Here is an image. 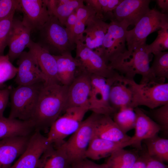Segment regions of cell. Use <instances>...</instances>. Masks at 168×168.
I'll return each mask as SVG.
<instances>
[{"label":"cell","mask_w":168,"mask_h":168,"mask_svg":"<svg viewBox=\"0 0 168 168\" xmlns=\"http://www.w3.org/2000/svg\"><path fill=\"white\" fill-rule=\"evenodd\" d=\"M68 86L44 83L30 121L35 131H47L64 112Z\"/></svg>","instance_id":"obj_1"},{"label":"cell","mask_w":168,"mask_h":168,"mask_svg":"<svg viewBox=\"0 0 168 168\" xmlns=\"http://www.w3.org/2000/svg\"><path fill=\"white\" fill-rule=\"evenodd\" d=\"M39 30L37 43L53 55L71 53L76 49V44L70 41L65 27L53 15L49 16Z\"/></svg>","instance_id":"obj_3"},{"label":"cell","mask_w":168,"mask_h":168,"mask_svg":"<svg viewBox=\"0 0 168 168\" xmlns=\"http://www.w3.org/2000/svg\"><path fill=\"white\" fill-rule=\"evenodd\" d=\"M57 63V73L60 84L69 86L78 75L80 64L71 53L54 55Z\"/></svg>","instance_id":"obj_23"},{"label":"cell","mask_w":168,"mask_h":168,"mask_svg":"<svg viewBox=\"0 0 168 168\" xmlns=\"http://www.w3.org/2000/svg\"><path fill=\"white\" fill-rule=\"evenodd\" d=\"M98 138L116 142H125L131 138L124 133L108 115L97 114L95 127L94 136Z\"/></svg>","instance_id":"obj_21"},{"label":"cell","mask_w":168,"mask_h":168,"mask_svg":"<svg viewBox=\"0 0 168 168\" xmlns=\"http://www.w3.org/2000/svg\"><path fill=\"white\" fill-rule=\"evenodd\" d=\"M63 143L57 147L50 144L40 156L37 168H68L70 163Z\"/></svg>","instance_id":"obj_26"},{"label":"cell","mask_w":168,"mask_h":168,"mask_svg":"<svg viewBox=\"0 0 168 168\" xmlns=\"http://www.w3.org/2000/svg\"><path fill=\"white\" fill-rule=\"evenodd\" d=\"M35 128L30 121L4 116L0 118V140L13 137L31 135Z\"/></svg>","instance_id":"obj_25"},{"label":"cell","mask_w":168,"mask_h":168,"mask_svg":"<svg viewBox=\"0 0 168 168\" xmlns=\"http://www.w3.org/2000/svg\"><path fill=\"white\" fill-rule=\"evenodd\" d=\"M68 168H106V166L105 163L97 164L85 158L70 164Z\"/></svg>","instance_id":"obj_40"},{"label":"cell","mask_w":168,"mask_h":168,"mask_svg":"<svg viewBox=\"0 0 168 168\" xmlns=\"http://www.w3.org/2000/svg\"><path fill=\"white\" fill-rule=\"evenodd\" d=\"M44 83L18 85L12 88L10 96L11 110L8 118L30 121Z\"/></svg>","instance_id":"obj_5"},{"label":"cell","mask_w":168,"mask_h":168,"mask_svg":"<svg viewBox=\"0 0 168 168\" xmlns=\"http://www.w3.org/2000/svg\"><path fill=\"white\" fill-rule=\"evenodd\" d=\"M84 2L86 3V5L91 7L95 11L96 17L103 20L101 6L99 0H84Z\"/></svg>","instance_id":"obj_44"},{"label":"cell","mask_w":168,"mask_h":168,"mask_svg":"<svg viewBox=\"0 0 168 168\" xmlns=\"http://www.w3.org/2000/svg\"><path fill=\"white\" fill-rule=\"evenodd\" d=\"M112 118L120 129L124 133L134 129L136 115L134 109L130 107L121 108L114 114Z\"/></svg>","instance_id":"obj_31"},{"label":"cell","mask_w":168,"mask_h":168,"mask_svg":"<svg viewBox=\"0 0 168 168\" xmlns=\"http://www.w3.org/2000/svg\"><path fill=\"white\" fill-rule=\"evenodd\" d=\"M109 24L95 17L86 25L83 42L88 48L95 50L101 46Z\"/></svg>","instance_id":"obj_24"},{"label":"cell","mask_w":168,"mask_h":168,"mask_svg":"<svg viewBox=\"0 0 168 168\" xmlns=\"http://www.w3.org/2000/svg\"><path fill=\"white\" fill-rule=\"evenodd\" d=\"M35 56L47 84H61L58 76L57 63L54 56L37 43L31 40L27 46Z\"/></svg>","instance_id":"obj_17"},{"label":"cell","mask_w":168,"mask_h":168,"mask_svg":"<svg viewBox=\"0 0 168 168\" xmlns=\"http://www.w3.org/2000/svg\"><path fill=\"white\" fill-rule=\"evenodd\" d=\"M77 19L85 22L86 25L89 21L96 17V13L90 6L84 4L76 10Z\"/></svg>","instance_id":"obj_39"},{"label":"cell","mask_w":168,"mask_h":168,"mask_svg":"<svg viewBox=\"0 0 168 168\" xmlns=\"http://www.w3.org/2000/svg\"><path fill=\"white\" fill-rule=\"evenodd\" d=\"M31 30L22 21L14 19L8 42L7 54L12 62L18 58L27 47L31 39Z\"/></svg>","instance_id":"obj_18"},{"label":"cell","mask_w":168,"mask_h":168,"mask_svg":"<svg viewBox=\"0 0 168 168\" xmlns=\"http://www.w3.org/2000/svg\"><path fill=\"white\" fill-rule=\"evenodd\" d=\"M138 151L124 148L116 151L105 163L106 168H131L139 156Z\"/></svg>","instance_id":"obj_29"},{"label":"cell","mask_w":168,"mask_h":168,"mask_svg":"<svg viewBox=\"0 0 168 168\" xmlns=\"http://www.w3.org/2000/svg\"><path fill=\"white\" fill-rule=\"evenodd\" d=\"M168 25V15L155 8L150 9L135 25L127 30L126 42L127 50L131 51L146 44L147 37L150 34Z\"/></svg>","instance_id":"obj_6"},{"label":"cell","mask_w":168,"mask_h":168,"mask_svg":"<svg viewBox=\"0 0 168 168\" xmlns=\"http://www.w3.org/2000/svg\"><path fill=\"white\" fill-rule=\"evenodd\" d=\"M146 151L150 156L162 162L168 161V139L159 137L158 134L142 141Z\"/></svg>","instance_id":"obj_30"},{"label":"cell","mask_w":168,"mask_h":168,"mask_svg":"<svg viewBox=\"0 0 168 168\" xmlns=\"http://www.w3.org/2000/svg\"><path fill=\"white\" fill-rule=\"evenodd\" d=\"M133 141L116 142L104 139L94 136L91 140L85 154L86 158L97 160L109 156L116 151L132 146Z\"/></svg>","instance_id":"obj_22"},{"label":"cell","mask_w":168,"mask_h":168,"mask_svg":"<svg viewBox=\"0 0 168 168\" xmlns=\"http://www.w3.org/2000/svg\"><path fill=\"white\" fill-rule=\"evenodd\" d=\"M88 106L75 107L66 110L53 124L47 138L49 142L55 147L62 145L64 139L72 135L79 128L88 111Z\"/></svg>","instance_id":"obj_7"},{"label":"cell","mask_w":168,"mask_h":168,"mask_svg":"<svg viewBox=\"0 0 168 168\" xmlns=\"http://www.w3.org/2000/svg\"><path fill=\"white\" fill-rule=\"evenodd\" d=\"M109 100L111 106L116 111L123 108L130 107L132 100V92L123 76L111 85Z\"/></svg>","instance_id":"obj_27"},{"label":"cell","mask_w":168,"mask_h":168,"mask_svg":"<svg viewBox=\"0 0 168 168\" xmlns=\"http://www.w3.org/2000/svg\"><path fill=\"white\" fill-rule=\"evenodd\" d=\"M150 69L156 78L165 82L168 79V52L162 51L154 54Z\"/></svg>","instance_id":"obj_32"},{"label":"cell","mask_w":168,"mask_h":168,"mask_svg":"<svg viewBox=\"0 0 168 168\" xmlns=\"http://www.w3.org/2000/svg\"><path fill=\"white\" fill-rule=\"evenodd\" d=\"M143 111L161 128V130L167 134L168 132V104L153 109Z\"/></svg>","instance_id":"obj_34"},{"label":"cell","mask_w":168,"mask_h":168,"mask_svg":"<svg viewBox=\"0 0 168 168\" xmlns=\"http://www.w3.org/2000/svg\"><path fill=\"white\" fill-rule=\"evenodd\" d=\"M19 0H0V21L18 10Z\"/></svg>","instance_id":"obj_38"},{"label":"cell","mask_w":168,"mask_h":168,"mask_svg":"<svg viewBox=\"0 0 168 168\" xmlns=\"http://www.w3.org/2000/svg\"><path fill=\"white\" fill-rule=\"evenodd\" d=\"M101 6L103 20H114L113 11L121 2L122 0H99Z\"/></svg>","instance_id":"obj_37"},{"label":"cell","mask_w":168,"mask_h":168,"mask_svg":"<svg viewBox=\"0 0 168 168\" xmlns=\"http://www.w3.org/2000/svg\"><path fill=\"white\" fill-rule=\"evenodd\" d=\"M146 48L148 53L154 54L168 49V25L159 29L155 40L150 44H147Z\"/></svg>","instance_id":"obj_35"},{"label":"cell","mask_w":168,"mask_h":168,"mask_svg":"<svg viewBox=\"0 0 168 168\" xmlns=\"http://www.w3.org/2000/svg\"><path fill=\"white\" fill-rule=\"evenodd\" d=\"M18 10L23 15V23L31 30L39 29L49 17L45 0H19Z\"/></svg>","instance_id":"obj_15"},{"label":"cell","mask_w":168,"mask_h":168,"mask_svg":"<svg viewBox=\"0 0 168 168\" xmlns=\"http://www.w3.org/2000/svg\"><path fill=\"white\" fill-rule=\"evenodd\" d=\"M76 21L77 16L75 11L68 17L64 26L70 41L75 44L73 38V31Z\"/></svg>","instance_id":"obj_42"},{"label":"cell","mask_w":168,"mask_h":168,"mask_svg":"<svg viewBox=\"0 0 168 168\" xmlns=\"http://www.w3.org/2000/svg\"><path fill=\"white\" fill-rule=\"evenodd\" d=\"M12 87L0 89V118L3 117L4 110L8 104Z\"/></svg>","instance_id":"obj_41"},{"label":"cell","mask_w":168,"mask_h":168,"mask_svg":"<svg viewBox=\"0 0 168 168\" xmlns=\"http://www.w3.org/2000/svg\"><path fill=\"white\" fill-rule=\"evenodd\" d=\"M50 15H53L64 26L68 17L79 7L84 5L83 0H45Z\"/></svg>","instance_id":"obj_28"},{"label":"cell","mask_w":168,"mask_h":168,"mask_svg":"<svg viewBox=\"0 0 168 168\" xmlns=\"http://www.w3.org/2000/svg\"><path fill=\"white\" fill-rule=\"evenodd\" d=\"M31 135L0 140V168H9L11 166L16 159L24 152Z\"/></svg>","instance_id":"obj_19"},{"label":"cell","mask_w":168,"mask_h":168,"mask_svg":"<svg viewBox=\"0 0 168 168\" xmlns=\"http://www.w3.org/2000/svg\"><path fill=\"white\" fill-rule=\"evenodd\" d=\"M75 57L82 68L91 74L107 79L118 77L121 75L110 68L98 53L87 47L84 43L78 40L76 43Z\"/></svg>","instance_id":"obj_11"},{"label":"cell","mask_w":168,"mask_h":168,"mask_svg":"<svg viewBox=\"0 0 168 168\" xmlns=\"http://www.w3.org/2000/svg\"><path fill=\"white\" fill-rule=\"evenodd\" d=\"M91 74L81 67L76 77L68 86L64 112L68 108L88 106L91 90Z\"/></svg>","instance_id":"obj_13"},{"label":"cell","mask_w":168,"mask_h":168,"mask_svg":"<svg viewBox=\"0 0 168 168\" xmlns=\"http://www.w3.org/2000/svg\"><path fill=\"white\" fill-rule=\"evenodd\" d=\"M97 114L92 112L83 120L78 129L63 143L70 164L86 158L89 145L94 136Z\"/></svg>","instance_id":"obj_8"},{"label":"cell","mask_w":168,"mask_h":168,"mask_svg":"<svg viewBox=\"0 0 168 168\" xmlns=\"http://www.w3.org/2000/svg\"><path fill=\"white\" fill-rule=\"evenodd\" d=\"M15 12L0 21V56L3 55L7 46Z\"/></svg>","instance_id":"obj_36"},{"label":"cell","mask_w":168,"mask_h":168,"mask_svg":"<svg viewBox=\"0 0 168 168\" xmlns=\"http://www.w3.org/2000/svg\"><path fill=\"white\" fill-rule=\"evenodd\" d=\"M129 24L125 21H111L101 47L94 50L107 64L127 50L125 45L126 34Z\"/></svg>","instance_id":"obj_9"},{"label":"cell","mask_w":168,"mask_h":168,"mask_svg":"<svg viewBox=\"0 0 168 168\" xmlns=\"http://www.w3.org/2000/svg\"><path fill=\"white\" fill-rule=\"evenodd\" d=\"M150 0H122L113 11L114 20L135 26L150 9Z\"/></svg>","instance_id":"obj_16"},{"label":"cell","mask_w":168,"mask_h":168,"mask_svg":"<svg viewBox=\"0 0 168 168\" xmlns=\"http://www.w3.org/2000/svg\"><path fill=\"white\" fill-rule=\"evenodd\" d=\"M146 158L142 152L131 168H146Z\"/></svg>","instance_id":"obj_45"},{"label":"cell","mask_w":168,"mask_h":168,"mask_svg":"<svg viewBox=\"0 0 168 168\" xmlns=\"http://www.w3.org/2000/svg\"><path fill=\"white\" fill-rule=\"evenodd\" d=\"M156 2L159 8L161 9V12L164 13L168 11V0H156Z\"/></svg>","instance_id":"obj_46"},{"label":"cell","mask_w":168,"mask_h":168,"mask_svg":"<svg viewBox=\"0 0 168 168\" xmlns=\"http://www.w3.org/2000/svg\"><path fill=\"white\" fill-rule=\"evenodd\" d=\"M134 110L136 119L134 128L135 133L132 137L133 143L131 146L140 151L143 148L142 141L158 134L161 130V128L147 115L142 109L137 107Z\"/></svg>","instance_id":"obj_20"},{"label":"cell","mask_w":168,"mask_h":168,"mask_svg":"<svg viewBox=\"0 0 168 168\" xmlns=\"http://www.w3.org/2000/svg\"><path fill=\"white\" fill-rule=\"evenodd\" d=\"M143 152L146 158V168H168L164 162L149 156L146 150Z\"/></svg>","instance_id":"obj_43"},{"label":"cell","mask_w":168,"mask_h":168,"mask_svg":"<svg viewBox=\"0 0 168 168\" xmlns=\"http://www.w3.org/2000/svg\"><path fill=\"white\" fill-rule=\"evenodd\" d=\"M50 144L47 137L40 132L35 131L30 135L24 152L9 168H37L40 156Z\"/></svg>","instance_id":"obj_14"},{"label":"cell","mask_w":168,"mask_h":168,"mask_svg":"<svg viewBox=\"0 0 168 168\" xmlns=\"http://www.w3.org/2000/svg\"><path fill=\"white\" fill-rule=\"evenodd\" d=\"M124 79L132 94L130 107L134 109L140 106L153 109L168 104V83L152 82L146 83H137L134 79Z\"/></svg>","instance_id":"obj_4"},{"label":"cell","mask_w":168,"mask_h":168,"mask_svg":"<svg viewBox=\"0 0 168 168\" xmlns=\"http://www.w3.org/2000/svg\"><path fill=\"white\" fill-rule=\"evenodd\" d=\"M18 58V70L15 80L18 85H32L46 82L45 77L30 51H23Z\"/></svg>","instance_id":"obj_12"},{"label":"cell","mask_w":168,"mask_h":168,"mask_svg":"<svg viewBox=\"0 0 168 168\" xmlns=\"http://www.w3.org/2000/svg\"><path fill=\"white\" fill-rule=\"evenodd\" d=\"M17 70L7 54L0 56V89L6 87L5 82L16 77Z\"/></svg>","instance_id":"obj_33"},{"label":"cell","mask_w":168,"mask_h":168,"mask_svg":"<svg viewBox=\"0 0 168 168\" xmlns=\"http://www.w3.org/2000/svg\"><path fill=\"white\" fill-rule=\"evenodd\" d=\"M120 77L107 79L97 75H91V90L89 100V110L92 112L112 118L116 112L111 106L109 100L111 86Z\"/></svg>","instance_id":"obj_10"},{"label":"cell","mask_w":168,"mask_h":168,"mask_svg":"<svg viewBox=\"0 0 168 168\" xmlns=\"http://www.w3.org/2000/svg\"><path fill=\"white\" fill-rule=\"evenodd\" d=\"M146 44L131 51L127 50L109 62L108 66L127 79H134L136 75H140L142 78L139 83L164 82L156 78L151 71L150 54L146 50Z\"/></svg>","instance_id":"obj_2"}]
</instances>
